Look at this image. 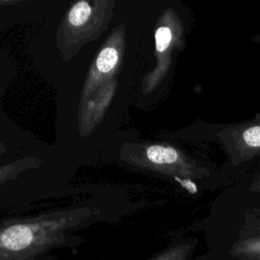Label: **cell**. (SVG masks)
<instances>
[{"label":"cell","instance_id":"obj_1","mask_svg":"<svg viewBox=\"0 0 260 260\" xmlns=\"http://www.w3.org/2000/svg\"><path fill=\"white\" fill-rule=\"evenodd\" d=\"M100 214L93 206L54 210L0 226V260H30Z\"/></svg>","mask_w":260,"mask_h":260},{"label":"cell","instance_id":"obj_2","mask_svg":"<svg viewBox=\"0 0 260 260\" xmlns=\"http://www.w3.org/2000/svg\"><path fill=\"white\" fill-rule=\"evenodd\" d=\"M113 0H80L67 11L57 32V46L64 59L72 58L82 46L100 37L108 27Z\"/></svg>","mask_w":260,"mask_h":260},{"label":"cell","instance_id":"obj_3","mask_svg":"<svg viewBox=\"0 0 260 260\" xmlns=\"http://www.w3.org/2000/svg\"><path fill=\"white\" fill-rule=\"evenodd\" d=\"M125 50V26H117L107 39L105 45L95 56L85 77L80 103H85L96 92L116 82L114 76L118 73Z\"/></svg>","mask_w":260,"mask_h":260},{"label":"cell","instance_id":"obj_4","mask_svg":"<svg viewBox=\"0 0 260 260\" xmlns=\"http://www.w3.org/2000/svg\"><path fill=\"white\" fill-rule=\"evenodd\" d=\"M120 157L129 165L159 172H172L185 165L178 149L160 144L125 143L120 149Z\"/></svg>","mask_w":260,"mask_h":260},{"label":"cell","instance_id":"obj_5","mask_svg":"<svg viewBox=\"0 0 260 260\" xmlns=\"http://www.w3.org/2000/svg\"><path fill=\"white\" fill-rule=\"evenodd\" d=\"M173 30L169 25H159L154 32L155 53L157 58L156 68L144 79V89L149 91L157 83L166 70V54L173 42Z\"/></svg>","mask_w":260,"mask_h":260},{"label":"cell","instance_id":"obj_6","mask_svg":"<svg viewBox=\"0 0 260 260\" xmlns=\"http://www.w3.org/2000/svg\"><path fill=\"white\" fill-rule=\"evenodd\" d=\"M42 159L36 156H25L0 167V187L5 183L14 180L25 171L38 168Z\"/></svg>","mask_w":260,"mask_h":260},{"label":"cell","instance_id":"obj_7","mask_svg":"<svg viewBox=\"0 0 260 260\" xmlns=\"http://www.w3.org/2000/svg\"><path fill=\"white\" fill-rule=\"evenodd\" d=\"M231 253L240 260H260V235L237 241Z\"/></svg>","mask_w":260,"mask_h":260},{"label":"cell","instance_id":"obj_8","mask_svg":"<svg viewBox=\"0 0 260 260\" xmlns=\"http://www.w3.org/2000/svg\"><path fill=\"white\" fill-rule=\"evenodd\" d=\"M192 245L189 243L177 244L164 250L150 260H190Z\"/></svg>","mask_w":260,"mask_h":260},{"label":"cell","instance_id":"obj_9","mask_svg":"<svg viewBox=\"0 0 260 260\" xmlns=\"http://www.w3.org/2000/svg\"><path fill=\"white\" fill-rule=\"evenodd\" d=\"M242 140L249 147H260V125H254L247 128L242 134Z\"/></svg>","mask_w":260,"mask_h":260},{"label":"cell","instance_id":"obj_10","mask_svg":"<svg viewBox=\"0 0 260 260\" xmlns=\"http://www.w3.org/2000/svg\"><path fill=\"white\" fill-rule=\"evenodd\" d=\"M252 189L253 190H260V178L258 180H256V182L253 184Z\"/></svg>","mask_w":260,"mask_h":260},{"label":"cell","instance_id":"obj_11","mask_svg":"<svg viewBox=\"0 0 260 260\" xmlns=\"http://www.w3.org/2000/svg\"><path fill=\"white\" fill-rule=\"evenodd\" d=\"M5 150H6V148H5L4 144L0 142V155H1L2 153H4V152H5Z\"/></svg>","mask_w":260,"mask_h":260},{"label":"cell","instance_id":"obj_12","mask_svg":"<svg viewBox=\"0 0 260 260\" xmlns=\"http://www.w3.org/2000/svg\"><path fill=\"white\" fill-rule=\"evenodd\" d=\"M255 231L258 232L260 234V220L258 222H256V225H255Z\"/></svg>","mask_w":260,"mask_h":260}]
</instances>
